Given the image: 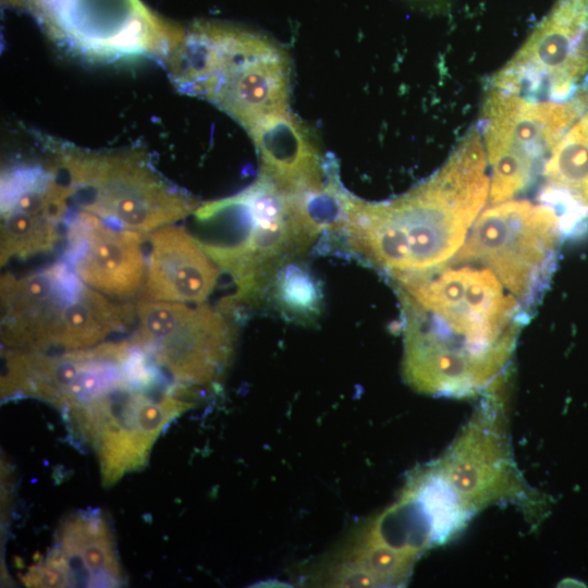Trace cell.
<instances>
[{"label": "cell", "mask_w": 588, "mask_h": 588, "mask_svg": "<svg viewBox=\"0 0 588 588\" xmlns=\"http://www.w3.org/2000/svg\"><path fill=\"white\" fill-rule=\"evenodd\" d=\"M266 293L284 317L303 324L318 320L323 309L319 281L308 268L294 260L274 272Z\"/></svg>", "instance_id": "obj_15"}, {"label": "cell", "mask_w": 588, "mask_h": 588, "mask_svg": "<svg viewBox=\"0 0 588 588\" xmlns=\"http://www.w3.org/2000/svg\"><path fill=\"white\" fill-rule=\"evenodd\" d=\"M482 138L470 131L444 164L406 194L381 203L352 197L336 242L393 284L446 262L488 203Z\"/></svg>", "instance_id": "obj_2"}, {"label": "cell", "mask_w": 588, "mask_h": 588, "mask_svg": "<svg viewBox=\"0 0 588 588\" xmlns=\"http://www.w3.org/2000/svg\"><path fill=\"white\" fill-rule=\"evenodd\" d=\"M53 169L65 175L71 203L105 221L148 234L199 207L166 182L143 151L108 152L61 148Z\"/></svg>", "instance_id": "obj_5"}, {"label": "cell", "mask_w": 588, "mask_h": 588, "mask_svg": "<svg viewBox=\"0 0 588 588\" xmlns=\"http://www.w3.org/2000/svg\"><path fill=\"white\" fill-rule=\"evenodd\" d=\"M211 73L198 96L249 131L289 108L290 61L284 50L258 35L209 23Z\"/></svg>", "instance_id": "obj_8"}, {"label": "cell", "mask_w": 588, "mask_h": 588, "mask_svg": "<svg viewBox=\"0 0 588 588\" xmlns=\"http://www.w3.org/2000/svg\"><path fill=\"white\" fill-rule=\"evenodd\" d=\"M38 21L52 38L98 60L167 61L185 35L139 0H46Z\"/></svg>", "instance_id": "obj_9"}, {"label": "cell", "mask_w": 588, "mask_h": 588, "mask_svg": "<svg viewBox=\"0 0 588 588\" xmlns=\"http://www.w3.org/2000/svg\"><path fill=\"white\" fill-rule=\"evenodd\" d=\"M206 205L226 210L234 219L232 238L199 241L235 284V293L219 306L229 316L258 303L274 272L315 244L296 216L290 195L261 175L238 194Z\"/></svg>", "instance_id": "obj_4"}, {"label": "cell", "mask_w": 588, "mask_h": 588, "mask_svg": "<svg viewBox=\"0 0 588 588\" xmlns=\"http://www.w3.org/2000/svg\"><path fill=\"white\" fill-rule=\"evenodd\" d=\"M403 373L428 394L483 388L509 360L534 311L506 280L464 245L444 264L395 283Z\"/></svg>", "instance_id": "obj_1"}, {"label": "cell", "mask_w": 588, "mask_h": 588, "mask_svg": "<svg viewBox=\"0 0 588 588\" xmlns=\"http://www.w3.org/2000/svg\"><path fill=\"white\" fill-rule=\"evenodd\" d=\"M147 271L139 297L201 304L213 291L221 270L197 237L168 224L147 234Z\"/></svg>", "instance_id": "obj_12"}, {"label": "cell", "mask_w": 588, "mask_h": 588, "mask_svg": "<svg viewBox=\"0 0 588 588\" xmlns=\"http://www.w3.org/2000/svg\"><path fill=\"white\" fill-rule=\"evenodd\" d=\"M1 340L14 351L97 345L135 323V305L85 284L63 261L0 281Z\"/></svg>", "instance_id": "obj_3"}, {"label": "cell", "mask_w": 588, "mask_h": 588, "mask_svg": "<svg viewBox=\"0 0 588 588\" xmlns=\"http://www.w3.org/2000/svg\"><path fill=\"white\" fill-rule=\"evenodd\" d=\"M588 74V0H556L490 88L564 101Z\"/></svg>", "instance_id": "obj_10"}, {"label": "cell", "mask_w": 588, "mask_h": 588, "mask_svg": "<svg viewBox=\"0 0 588 588\" xmlns=\"http://www.w3.org/2000/svg\"><path fill=\"white\" fill-rule=\"evenodd\" d=\"M587 108L588 90L553 101L490 88L479 130L490 176L488 204L526 192L541 175L553 147Z\"/></svg>", "instance_id": "obj_6"}, {"label": "cell", "mask_w": 588, "mask_h": 588, "mask_svg": "<svg viewBox=\"0 0 588 588\" xmlns=\"http://www.w3.org/2000/svg\"><path fill=\"white\" fill-rule=\"evenodd\" d=\"M130 340L182 390L213 384L232 356L230 316L207 304L138 297Z\"/></svg>", "instance_id": "obj_7"}, {"label": "cell", "mask_w": 588, "mask_h": 588, "mask_svg": "<svg viewBox=\"0 0 588 588\" xmlns=\"http://www.w3.org/2000/svg\"><path fill=\"white\" fill-rule=\"evenodd\" d=\"M63 226L65 222L50 218L1 212V266L11 259H26L52 250L63 237Z\"/></svg>", "instance_id": "obj_16"}, {"label": "cell", "mask_w": 588, "mask_h": 588, "mask_svg": "<svg viewBox=\"0 0 588 588\" xmlns=\"http://www.w3.org/2000/svg\"><path fill=\"white\" fill-rule=\"evenodd\" d=\"M260 160L259 175L286 193L321 187L328 177L309 130L289 111L268 117L248 131Z\"/></svg>", "instance_id": "obj_13"}, {"label": "cell", "mask_w": 588, "mask_h": 588, "mask_svg": "<svg viewBox=\"0 0 588 588\" xmlns=\"http://www.w3.org/2000/svg\"><path fill=\"white\" fill-rule=\"evenodd\" d=\"M63 261L88 286L122 302L140 296L147 271V234L111 224L84 210L65 222Z\"/></svg>", "instance_id": "obj_11"}, {"label": "cell", "mask_w": 588, "mask_h": 588, "mask_svg": "<svg viewBox=\"0 0 588 588\" xmlns=\"http://www.w3.org/2000/svg\"><path fill=\"white\" fill-rule=\"evenodd\" d=\"M539 200L554 207L566 231L588 216V108L553 147L541 171Z\"/></svg>", "instance_id": "obj_14"}]
</instances>
